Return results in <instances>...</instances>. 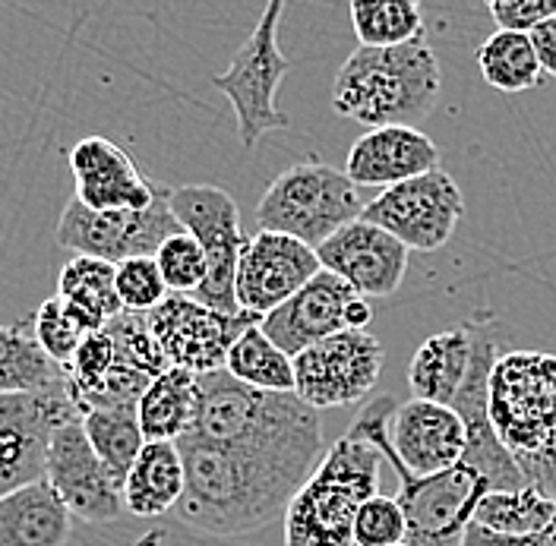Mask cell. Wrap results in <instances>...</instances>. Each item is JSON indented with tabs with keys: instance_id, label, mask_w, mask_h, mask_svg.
<instances>
[{
	"instance_id": "16",
	"label": "cell",
	"mask_w": 556,
	"mask_h": 546,
	"mask_svg": "<svg viewBox=\"0 0 556 546\" xmlns=\"http://www.w3.org/2000/svg\"><path fill=\"white\" fill-rule=\"evenodd\" d=\"M83 417L64 392L0 395V499L45 480L51 433Z\"/></svg>"
},
{
	"instance_id": "34",
	"label": "cell",
	"mask_w": 556,
	"mask_h": 546,
	"mask_svg": "<svg viewBox=\"0 0 556 546\" xmlns=\"http://www.w3.org/2000/svg\"><path fill=\"white\" fill-rule=\"evenodd\" d=\"M33 335L54 364L67 367L73 354L79 351V344L86 342V335H92V329L61 297H51V301H45L41 307L35 309Z\"/></svg>"
},
{
	"instance_id": "5",
	"label": "cell",
	"mask_w": 556,
	"mask_h": 546,
	"mask_svg": "<svg viewBox=\"0 0 556 546\" xmlns=\"http://www.w3.org/2000/svg\"><path fill=\"white\" fill-rule=\"evenodd\" d=\"M364 200L345 172L326 162H298L266 187L256 205L260 231L301 240L319 250L332 234L364 215Z\"/></svg>"
},
{
	"instance_id": "3",
	"label": "cell",
	"mask_w": 556,
	"mask_h": 546,
	"mask_svg": "<svg viewBox=\"0 0 556 546\" xmlns=\"http://www.w3.org/2000/svg\"><path fill=\"white\" fill-rule=\"evenodd\" d=\"M443 69L427 35L399 48L351 51L332 82V107L364 127H415L440 99Z\"/></svg>"
},
{
	"instance_id": "21",
	"label": "cell",
	"mask_w": 556,
	"mask_h": 546,
	"mask_svg": "<svg viewBox=\"0 0 556 546\" xmlns=\"http://www.w3.org/2000/svg\"><path fill=\"white\" fill-rule=\"evenodd\" d=\"M440 168V145L417 127H380L348 152L345 174L354 187H395Z\"/></svg>"
},
{
	"instance_id": "12",
	"label": "cell",
	"mask_w": 556,
	"mask_h": 546,
	"mask_svg": "<svg viewBox=\"0 0 556 546\" xmlns=\"http://www.w3.org/2000/svg\"><path fill=\"white\" fill-rule=\"evenodd\" d=\"M486 493L490 480L481 478L471 465L458 461L430 478L399 480V509L405 515L408 546H462L475 512Z\"/></svg>"
},
{
	"instance_id": "31",
	"label": "cell",
	"mask_w": 556,
	"mask_h": 546,
	"mask_svg": "<svg viewBox=\"0 0 556 546\" xmlns=\"http://www.w3.org/2000/svg\"><path fill=\"white\" fill-rule=\"evenodd\" d=\"M86 440L96 448V455L111 468L114 478H127L134 461L139 458L146 436L139 430L137 408H99L83 414Z\"/></svg>"
},
{
	"instance_id": "8",
	"label": "cell",
	"mask_w": 556,
	"mask_h": 546,
	"mask_svg": "<svg viewBox=\"0 0 556 546\" xmlns=\"http://www.w3.org/2000/svg\"><path fill=\"white\" fill-rule=\"evenodd\" d=\"M172 212L177 225L200 243L206 256V281L193 294V301L206 307L238 316L235 278L247 238L241 231V212L231 193L212 183H187L172 190Z\"/></svg>"
},
{
	"instance_id": "6",
	"label": "cell",
	"mask_w": 556,
	"mask_h": 546,
	"mask_svg": "<svg viewBox=\"0 0 556 546\" xmlns=\"http://www.w3.org/2000/svg\"><path fill=\"white\" fill-rule=\"evenodd\" d=\"M486 414L516 461L541 452L556 436V354L503 351L490 370Z\"/></svg>"
},
{
	"instance_id": "26",
	"label": "cell",
	"mask_w": 556,
	"mask_h": 546,
	"mask_svg": "<svg viewBox=\"0 0 556 546\" xmlns=\"http://www.w3.org/2000/svg\"><path fill=\"white\" fill-rule=\"evenodd\" d=\"M67 367L54 364L23 326H0V395L64 392Z\"/></svg>"
},
{
	"instance_id": "41",
	"label": "cell",
	"mask_w": 556,
	"mask_h": 546,
	"mask_svg": "<svg viewBox=\"0 0 556 546\" xmlns=\"http://www.w3.org/2000/svg\"><path fill=\"white\" fill-rule=\"evenodd\" d=\"M531 45L538 51V61H541L544 76H554L556 79V16H551L547 23H541L531 33Z\"/></svg>"
},
{
	"instance_id": "10",
	"label": "cell",
	"mask_w": 556,
	"mask_h": 546,
	"mask_svg": "<svg viewBox=\"0 0 556 546\" xmlns=\"http://www.w3.org/2000/svg\"><path fill=\"white\" fill-rule=\"evenodd\" d=\"M465 215V196L443 168L412 177L380 190L377 200L364 205L361 221L377 225L386 234L405 243L408 253H433L446 246Z\"/></svg>"
},
{
	"instance_id": "25",
	"label": "cell",
	"mask_w": 556,
	"mask_h": 546,
	"mask_svg": "<svg viewBox=\"0 0 556 546\" xmlns=\"http://www.w3.org/2000/svg\"><path fill=\"white\" fill-rule=\"evenodd\" d=\"M67 546H266L253 541H222L190 531L180 521H139L134 515H124L111 524H73V537Z\"/></svg>"
},
{
	"instance_id": "2",
	"label": "cell",
	"mask_w": 556,
	"mask_h": 546,
	"mask_svg": "<svg viewBox=\"0 0 556 546\" xmlns=\"http://www.w3.org/2000/svg\"><path fill=\"white\" fill-rule=\"evenodd\" d=\"M184 436L291 458L311 468H319L329 448L319 410L304 405L294 392H260L225 370L197 376V408Z\"/></svg>"
},
{
	"instance_id": "32",
	"label": "cell",
	"mask_w": 556,
	"mask_h": 546,
	"mask_svg": "<svg viewBox=\"0 0 556 546\" xmlns=\"http://www.w3.org/2000/svg\"><path fill=\"white\" fill-rule=\"evenodd\" d=\"M556 521V503L544 499L538 490H503V493H486L475 512L478 528H486L493 534L521 537V534H538L547 531Z\"/></svg>"
},
{
	"instance_id": "20",
	"label": "cell",
	"mask_w": 556,
	"mask_h": 546,
	"mask_svg": "<svg viewBox=\"0 0 556 546\" xmlns=\"http://www.w3.org/2000/svg\"><path fill=\"white\" fill-rule=\"evenodd\" d=\"M490 322H493V313L478 309L462 326L443 329L417 347L408 367V385L415 398L450 408L452 398L458 395V389L475 370Z\"/></svg>"
},
{
	"instance_id": "14",
	"label": "cell",
	"mask_w": 556,
	"mask_h": 546,
	"mask_svg": "<svg viewBox=\"0 0 556 546\" xmlns=\"http://www.w3.org/2000/svg\"><path fill=\"white\" fill-rule=\"evenodd\" d=\"M370 319H374V307L367 304V297H361L339 275L323 269L288 304L263 316L260 329L288 357H298L301 351L348 329L367 332Z\"/></svg>"
},
{
	"instance_id": "40",
	"label": "cell",
	"mask_w": 556,
	"mask_h": 546,
	"mask_svg": "<svg viewBox=\"0 0 556 546\" xmlns=\"http://www.w3.org/2000/svg\"><path fill=\"white\" fill-rule=\"evenodd\" d=\"M462 546H556V521L547 531L538 534H521V537H506V534H493L486 528L471 524L462 537Z\"/></svg>"
},
{
	"instance_id": "36",
	"label": "cell",
	"mask_w": 556,
	"mask_h": 546,
	"mask_svg": "<svg viewBox=\"0 0 556 546\" xmlns=\"http://www.w3.org/2000/svg\"><path fill=\"white\" fill-rule=\"evenodd\" d=\"M114 284H117L121 307L130 309V313H152L172 294L165 278L159 272L155 256H137V259L117 263L114 266Z\"/></svg>"
},
{
	"instance_id": "42",
	"label": "cell",
	"mask_w": 556,
	"mask_h": 546,
	"mask_svg": "<svg viewBox=\"0 0 556 546\" xmlns=\"http://www.w3.org/2000/svg\"><path fill=\"white\" fill-rule=\"evenodd\" d=\"M399 546H408V544H399Z\"/></svg>"
},
{
	"instance_id": "27",
	"label": "cell",
	"mask_w": 556,
	"mask_h": 546,
	"mask_svg": "<svg viewBox=\"0 0 556 546\" xmlns=\"http://www.w3.org/2000/svg\"><path fill=\"white\" fill-rule=\"evenodd\" d=\"M58 297L76 309L92 332H102L117 313H124L114 284V266L96 256H73L64 263L58 278Z\"/></svg>"
},
{
	"instance_id": "7",
	"label": "cell",
	"mask_w": 556,
	"mask_h": 546,
	"mask_svg": "<svg viewBox=\"0 0 556 546\" xmlns=\"http://www.w3.org/2000/svg\"><path fill=\"white\" fill-rule=\"evenodd\" d=\"M281 13H285V3L273 0L263 10L253 33L247 35V41L238 48L231 67L212 76V86L235 107L238 137L247 152H253L256 142L266 134L285 130L291 124L288 114H281L276 104L278 86H281L285 73L291 69V61L278 48Z\"/></svg>"
},
{
	"instance_id": "37",
	"label": "cell",
	"mask_w": 556,
	"mask_h": 546,
	"mask_svg": "<svg viewBox=\"0 0 556 546\" xmlns=\"http://www.w3.org/2000/svg\"><path fill=\"white\" fill-rule=\"evenodd\" d=\"M405 541H408V528L395 496L377 493L361 506L354 518V546H399Z\"/></svg>"
},
{
	"instance_id": "39",
	"label": "cell",
	"mask_w": 556,
	"mask_h": 546,
	"mask_svg": "<svg viewBox=\"0 0 556 546\" xmlns=\"http://www.w3.org/2000/svg\"><path fill=\"white\" fill-rule=\"evenodd\" d=\"M519 468L531 490H538L544 499L556 503V436L541 452L519 458Z\"/></svg>"
},
{
	"instance_id": "33",
	"label": "cell",
	"mask_w": 556,
	"mask_h": 546,
	"mask_svg": "<svg viewBox=\"0 0 556 546\" xmlns=\"http://www.w3.org/2000/svg\"><path fill=\"white\" fill-rule=\"evenodd\" d=\"M104 332L111 335V342L117 347L121 360H127V364H130L134 370H139L142 376L159 379L165 370H172L168 360H165V354H162V344H159L152 326H149V316H146V313H130V309H124V313H117V316L104 326Z\"/></svg>"
},
{
	"instance_id": "9",
	"label": "cell",
	"mask_w": 556,
	"mask_h": 546,
	"mask_svg": "<svg viewBox=\"0 0 556 546\" xmlns=\"http://www.w3.org/2000/svg\"><path fill=\"white\" fill-rule=\"evenodd\" d=\"M184 228L172 212V190L159 187L152 205L121 208V212H92L79 200H70L58 221V243L76 256H96L111 266L155 256L159 246Z\"/></svg>"
},
{
	"instance_id": "15",
	"label": "cell",
	"mask_w": 556,
	"mask_h": 546,
	"mask_svg": "<svg viewBox=\"0 0 556 546\" xmlns=\"http://www.w3.org/2000/svg\"><path fill=\"white\" fill-rule=\"evenodd\" d=\"M45 480L58 490L70 515L83 524H111L127 515L124 480L114 478L89 445L83 417H70L51 433Z\"/></svg>"
},
{
	"instance_id": "35",
	"label": "cell",
	"mask_w": 556,
	"mask_h": 546,
	"mask_svg": "<svg viewBox=\"0 0 556 546\" xmlns=\"http://www.w3.org/2000/svg\"><path fill=\"white\" fill-rule=\"evenodd\" d=\"M155 263H159V272L172 294L193 297L200 291V284L206 281V256H203L200 243L187 231L165 240L155 253Z\"/></svg>"
},
{
	"instance_id": "19",
	"label": "cell",
	"mask_w": 556,
	"mask_h": 546,
	"mask_svg": "<svg viewBox=\"0 0 556 546\" xmlns=\"http://www.w3.org/2000/svg\"><path fill=\"white\" fill-rule=\"evenodd\" d=\"M76 196L92 212H121L152 205L159 187L139 172L134 158L111 139H79L67 155Z\"/></svg>"
},
{
	"instance_id": "11",
	"label": "cell",
	"mask_w": 556,
	"mask_h": 546,
	"mask_svg": "<svg viewBox=\"0 0 556 546\" xmlns=\"http://www.w3.org/2000/svg\"><path fill=\"white\" fill-rule=\"evenodd\" d=\"M386 364V351L370 332H339L294 357V395L313 410L364 402Z\"/></svg>"
},
{
	"instance_id": "23",
	"label": "cell",
	"mask_w": 556,
	"mask_h": 546,
	"mask_svg": "<svg viewBox=\"0 0 556 546\" xmlns=\"http://www.w3.org/2000/svg\"><path fill=\"white\" fill-rule=\"evenodd\" d=\"M184 458L177 443H146L124 478V506L139 521H159L184 499Z\"/></svg>"
},
{
	"instance_id": "22",
	"label": "cell",
	"mask_w": 556,
	"mask_h": 546,
	"mask_svg": "<svg viewBox=\"0 0 556 546\" xmlns=\"http://www.w3.org/2000/svg\"><path fill=\"white\" fill-rule=\"evenodd\" d=\"M73 515L48 480L0 499V546H67Z\"/></svg>"
},
{
	"instance_id": "1",
	"label": "cell",
	"mask_w": 556,
	"mask_h": 546,
	"mask_svg": "<svg viewBox=\"0 0 556 546\" xmlns=\"http://www.w3.org/2000/svg\"><path fill=\"white\" fill-rule=\"evenodd\" d=\"M177 452L187 474L184 499L174 509L177 521L222 541L260 534L278 515L285 518L298 490L316 471L291 458L212 445L197 436H180Z\"/></svg>"
},
{
	"instance_id": "24",
	"label": "cell",
	"mask_w": 556,
	"mask_h": 546,
	"mask_svg": "<svg viewBox=\"0 0 556 546\" xmlns=\"http://www.w3.org/2000/svg\"><path fill=\"white\" fill-rule=\"evenodd\" d=\"M197 408V376L187 370H165L149 382L139 398V430L146 443H177L193 420Z\"/></svg>"
},
{
	"instance_id": "17",
	"label": "cell",
	"mask_w": 556,
	"mask_h": 546,
	"mask_svg": "<svg viewBox=\"0 0 556 546\" xmlns=\"http://www.w3.org/2000/svg\"><path fill=\"white\" fill-rule=\"evenodd\" d=\"M319 272L323 266L313 246L273 231H256L243 243L238 263V307L241 313L263 319L281 304H288Z\"/></svg>"
},
{
	"instance_id": "28",
	"label": "cell",
	"mask_w": 556,
	"mask_h": 546,
	"mask_svg": "<svg viewBox=\"0 0 556 546\" xmlns=\"http://www.w3.org/2000/svg\"><path fill=\"white\" fill-rule=\"evenodd\" d=\"M475 61L481 76L500 92H531L544 76L531 35L521 33H493L478 45Z\"/></svg>"
},
{
	"instance_id": "30",
	"label": "cell",
	"mask_w": 556,
	"mask_h": 546,
	"mask_svg": "<svg viewBox=\"0 0 556 546\" xmlns=\"http://www.w3.org/2000/svg\"><path fill=\"white\" fill-rule=\"evenodd\" d=\"M351 26L361 48H399L424 35L417 0H354Z\"/></svg>"
},
{
	"instance_id": "38",
	"label": "cell",
	"mask_w": 556,
	"mask_h": 546,
	"mask_svg": "<svg viewBox=\"0 0 556 546\" xmlns=\"http://www.w3.org/2000/svg\"><path fill=\"white\" fill-rule=\"evenodd\" d=\"M486 10L500 33L531 35L541 23L556 16V0H490Z\"/></svg>"
},
{
	"instance_id": "29",
	"label": "cell",
	"mask_w": 556,
	"mask_h": 546,
	"mask_svg": "<svg viewBox=\"0 0 556 546\" xmlns=\"http://www.w3.org/2000/svg\"><path fill=\"white\" fill-rule=\"evenodd\" d=\"M225 373L260 392H294V357L269 342L260 326L247 329L228 351Z\"/></svg>"
},
{
	"instance_id": "4",
	"label": "cell",
	"mask_w": 556,
	"mask_h": 546,
	"mask_svg": "<svg viewBox=\"0 0 556 546\" xmlns=\"http://www.w3.org/2000/svg\"><path fill=\"white\" fill-rule=\"evenodd\" d=\"M380 465L370 440L339 436L281 518V546H354V518L377 496Z\"/></svg>"
},
{
	"instance_id": "18",
	"label": "cell",
	"mask_w": 556,
	"mask_h": 546,
	"mask_svg": "<svg viewBox=\"0 0 556 546\" xmlns=\"http://www.w3.org/2000/svg\"><path fill=\"white\" fill-rule=\"evenodd\" d=\"M316 256L326 272L339 275L361 297H389L408 275V246L361 218L326 240Z\"/></svg>"
},
{
	"instance_id": "13",
	"label": "cell",
	"mask_w": 556,
	"mask_h": 546,
	"mask_svg": "<svg viewBox=\"0 0 556 546\" xmlns=\"http://www.w3.org/2000/svg\"><path fill=\"white\" fill-rule=\"evenodd\" d=\"M155 339L162 344V354L168 367L187 370L193 376L225 370L228 351L241 339L247 329L260 326V316L250 313H218L193 297L168 294L165 304L146 313Z\"/></svg>"
}]
</instances>
